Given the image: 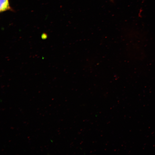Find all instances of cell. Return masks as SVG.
<instances>
[{"label":"cell","mask_w":155,"mask_h":155,"mask_svg":"<svg viewBox=\"0 0 155 155\" xmlns=\"http://www.w3.org/2000/svg\"><path fill=\"white\" fill-rule=\"evenodd\" d=\"M7 10H12L9 0H0V11L3 12Z\"/></svg>","instance_id":"1"}]
</instances>
